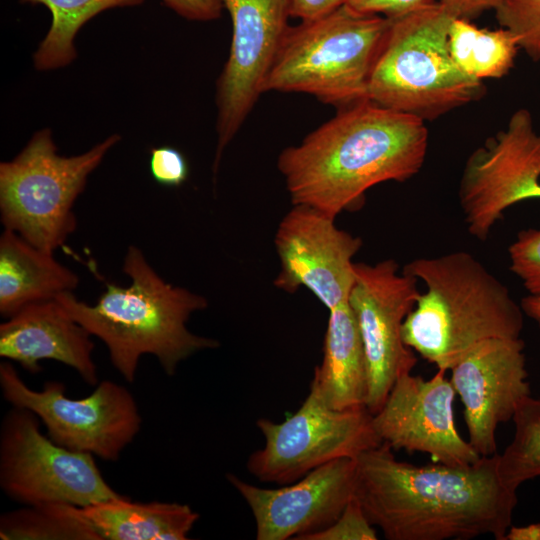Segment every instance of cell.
<instances>
[{
	"label": "cell",
	"instance_id": "3",
	"mask_svg": "<svg viewBox=\"0 0 540 540\" xmlns=\"http://www.w3.org/2000/svg\"><path fill=\"white\" fill-rule=\"evenodd\" d=\"M123 272L131 283H107L95 304L78 300L73 292L55 299L67 313L107 347L114 368L133 383L140 357L153 355L163 371L173 376L178 365L194 353L220 343L190 332V316L207 308V299L167 283L147 262L138 247H128Z\"/></svg>",
	"mask_w": 540,
	"mask_h": 540
},
{
	"label": "cell",
	"instance_id": "4",
	"mask_svg": "<svg viewBox=\"0 0 540 540\" xmlns=\"http://www.w3.org/2000/svg\"><path fill=\"white\" fill-rule=\"evenodd\" d=\"M402 271L425 285L403 323V341L438 369L449 370L486 339L520 338L521 305L472 254L416 258Z\"/></svg>",
	"mask_w": 540,
	"mask_h": 540
},
{
	"label": "cell",
	"instance_id": "5",
	"mask_svg": "<svg viewBox=\"0 0 540 540\" xmlns=\"http://www.w3.org/2000/svg\"><path fill=\"white\" fill-rule=\"evenodd\" d=\"M453 18L436 2L389 19L368 100L424 122L479 100L483 82L463 73L449 51Z\"/></svg>",
	"mask_w": 540,
	"mask_h": 540
},
{
	"label": "cell",
	"instance_id": "11",
	"mask_svg": "<svg viewBox=\"0 0 540 540\" xmlns=\"http://www.w3.org/2000/svg\"><path fill=\"white\" fill-rule=\"evenodd\" d=\"M458 198L468 232L480 241L508 208L540 198V133L528 109L514 111L503 129L468 156Z\"/></svg>",
	"mask_w": 540,
	"mask_h": 540
},
{
	"label": "cell",
	"instance_id": "9",
	"mask_svg": "<svg viewBox=\"0 0 540 540\" xmlns=\"http://www.w3.org/2000/svg\"><path fill=\"white\" fill-rule=\"evenodd\" d=\"M30 410L12 407L0 428V487L24 506L68 503L85 507L120 496L93 455L71 451L40 430Z\"/></svg>",
	"mask_w": 540,
	"mask_h": 540
},
{
	"label": "cell",
	"instance_id": "13",
	"mask_svg": "<svg viewBox=\"0 0 540 540\" xmlns=\"http://www.w3.org/2000/svg\"><path fill=\"white\" fill-rule=\"evenodd\" d=\"M230 15L228 59L216 85L217 172L225 147L247 119L290 26L289 0H221Z\"/></svg>",
	"mask_w": 540,
	"mask_h": 540
},
{
	"label": "cell",
	"instance_id": "31",
	"mask_svg": "<svg viewBox=\"0 0 540 540\" xmlns=\"http://www.w3.org/2000/svg\"><path fill=\"white\" fill-rule=\"evenodd\" d=\"M179 16L190 21H213L222 15L221 0H162Z\"/></svg>",
	"mask_w": 540,
	"mask_h": 540
},
{
	"label": "cell",
	"instance_id": "34",
	"mask_svg": "<svg viewBox=\"0 0 540 540\" xmlns=\"http://www.w3.org/2000/svg\"><path fill=\"white\" fill-rule=\"evenodd\" d=\"M503 540H540V523L510 526Z\"/></svg>",
	"mask_w": 540,
	"mask_h": 540
},
{
	"label": "cell",
	"instance_id": "26",
	"mask_svg": "<svg viewBox=\"0 0 540 540\" xmlns=\"http://www.w3.org/2000/svg\"><path fill=\"white\" fill-rule=\"evenodd\" d=\"M494 11L500 27L514 35L532 60L540 62V0H501Z\"/></svg>",
	"mask_w": 540,
	"mask_h": 540
},
{
	"label": "cell",
	"instance_id": "23",
	"mask_svg": "<svg viewBox=\"0 0 540 540\" xmlns=\"http://www.w3.org/2000/svg\"><path fill=\"white\" fill-rule=\"evenodd\" d=\"M144 0H20L21 3L42 4L52 14L49 31L34 53V66L47 71L70 64L76 57L74 39L90 19L116 7L137 6Z\"/></svg>",
	"mask_w": 540,
	"mask_h": 540
},
{
	"label": "cell",
	"instance_id": "10",
	"mask_svg": "<svg viewBox=\"0 0 540 540\" xmlns=\"http://www.w3.org/2000/svg\"><path fill=\"white\" fill-rule=\"evenodd\" d=\"M367 408L334 410L310 388L299 409L283 422L260 418L265 445L246 463L264 483L286 485L339 458H356L382 444Z\"/></svg>",
	"mask_w": 540,
	"mask_h": 540
},
{
	"label": "cell",
	"instance_id": "28",
	"mask_svg": "<svg viewBox=\"0 0 540 540\" xmlns=\"http://www.w3.org/2000/svg\"><path fill=\"white\" fill-rule=\"evenodd\" d=\"M377 532L354 496L329 527L304 540H376Z\"/></svg>",
	"mask_w": 540,
	"mask_h": 540
},
{
	"label": "cell",
	"instance_id": "12",
	"mask_svg": "<svg viewBox=\"0 0 540 540\" xmlns=\"http://www.w3.org/2000/svg\"><path fill=\"white\" fill-rule=\"evenodd\" d=\"M393 259L355 263L356 280L348 298L361 335L368 369L366 408L373 415L396 380L416 364L403 341L402 326L421 293L418 280Z\"/></svg>",
	"mask_w": 540,
	"mask_h": 540
},
{
	"label": "cell",
	"instance_id": "20",
	"mask_svg": "<svg viewBox=\"0 0 540 540\" xmlns=\"http://www.w3.org/2000/svg\"><path fill=\"white\" fill-rule=\"evenodd\" d=\"M76 273L53 253L37 248L14 231L0 237V313L8 318L23 307L73 292Z\"/></svg>",
	"mask_w": 540,
	"mask_h": 540
},
{
	"label": "cell",
	"instance_id": "8",
	"mask_svg": "<svg viewBox=\"0 0 540 540\" xmlns=\"http://www.w3.org/2000/svg\"><path fill=\"white\" fill-rule=\"evenodd\" d=\"M0 387L12 407L32 411L46 427L48 437L71 451L117 461L140 432L142 418L132 393L111 380L98 382L87 397L65 395L59 381L30 388L14 366L0 364Z\"/></svg>",
	"mask_w": 540,
	"mask_h": 540
},
{
	"label": "cell",
	"instance_id": "15",
	"mask_svg": "<svg viewBox=\"0 0 540 540\" xmlns=\"http://www.w3.org/2000/svg\"><path fill=\"white\" fill-rule=\"evenodd\" d=\"M446 372L438 369L428 380L411 372L401 375L373 414L372 425L381 442L392 450L424 452L434 462L468 466L481 456L456 428V392Z\"/></svg>",
	"mask_w": 540,
	"mask_h": 540
},
{
	"label": "cell",
	"instance_id": "14",
	"mask_svg": "<svg viewBox=\"0 0 540 540\" xmlns=\"http://www.w3.org/2000/svg\"><path fill=\"white\" fill-rule=\"evenodd\" d=\"M335 218L304 204H293L275 235L281 270L274 285L288 293L310 290L328 310L348 302L356 280L353 258L360 237L339 229Z\"/></svg>",
	"mask_w": 540,
	"mask_h": 540
},
{
	"label": "cell",
	"instance_id": "27",
	"mask_svg": "<svg viewBox=\"0 0 540 540\" xmlns=\"http://www.w3.org/2000/svg\"><path fill=\"white\" fill-rule=\"evenodd\" d=\"M510 271L529 295H540V226L520 230L508 247Z\"/></svg>",
	"mask_w": 540,
	"mask_h": 540
},
{
	"label": "cell",
	"instance_id": "1",
	"mask_svg": "<svg viewBox=\"0 0 540 540\" xmlns=\"http://www.w3.org/2000/svg\"><path fill=\"white\" fill-rule=\"evenodd\" d=\"M499 454L468 466L398 461L385 443L356 457L355 497L389 540H503L516 491L501 479Z\"/></svg>",
	"mask_w": 540,
	"mask_h": 540
},
{
	"label": "cell",
	"instance_id": "35",
	"mask_svg": "<svg viewBox=\"0 0 540 540\" xmlns=\"http://www.w3.org/2000/svg\"><path fill=\"white\" fill-rule=\"evenodd\" d=\"M520 305L524 312V315L532 319L540 328V295L525 296Z\"/></svg>",
	"mask_w": 540,
	"mask_h": 540
},
{
	"label": "cell",
	"instance_id": "16",
	"mask_svg": "<svg viewBox=\"0 0 540 540\" xmlns=\"http://www.w3.org/2000/svg\"><path fill=\"white\" fill-rule=\"evenodd\" d=\"M356 458H339L279 488H261L227 473L256 523L258 540H304L329 527L355 496Z\"/></svg>",
	"mask_w": 540,
	"mask_h": 540
},
{
	"label": "cell",
	"instance_id": "25",
	"mask_svg": "<svg viewBox=\"0 0 540 540\" xmlns=\"http://www.w3.org/2000/svg\"><path fill=\"white\" fill-rule=\"evenodd\" d=\"M512 420L515 434L499 454L498 470L502 481L511 489L540 476V399L525 398Z\"/></svg>",
	"mask_w": 540,
	"mask_h": 540
},
{
	"label": "cell",
	"instance_id": "17",
	"mask_svg": "<svg viewBox=\"0 0 540 540\" xmlns=\"http://www.w3.org/2000/svg\"><path fill=\"white\" fill-rule=\"evenodd\" d=\"M524 341L490 338L468 350L449 370L464 406L468 442L480 456L496 454V430L530 396Z\"/></svg>",
	"mask_w": 540,
	"mask_h": 540
},
{
	"label": "cell",
	"instance_id": "22",
	"mask_svg": "<svg viewBox=\"0 0 540 540\" xmlns=\"http://www.w3.org/2000/svg\"><path fill=\"white\" fill-rule=\"evenodd\" d=\"M448 45L459 69L482 82L507 75L520 49L516 38L507 29L482 28L462 18L451 20Z\"/></svg>",
	"mask_w": 540,
	"mask_h": 540
},
{
	"label": "cell",
	"instance_id": "18",
	"mask_svg": "<svg viewBox=\"0 0 540 540\" xmlns=\"http://www.w3.org/2000/svg\"><path fill=\"white\" fill-rule=\"evenodd\" d=\"M92 335L56 299L29 304L0 325V356L32 374L40 361L54 360L73 368L88 385H97Z\"/></svg>",
	"mask_w": 540,
	"mask_h": 540
},
{
	"label": "cell",
	"instance_id": "2",
	"mask_svg": "<svg viewBox=\"0 0 540 540\" xmlns=\"http://www.w3.org/2000/svg\"><path fill=\"white\" fill-rule=\"evenodd\" d=\"M427 149L423 120L366 100L339 109L298 145L285 148L277 167L292 204L336 218L358 209L371 187L414 177Z\"/></svg>",
	"mask_w": 540,
	"mask_h": 540
},
{
	"label": "cell",
	"instance_id": "33",
	"mask_svg": "<svg viewBox=\"0 0 540 540\" xmlns=\"http://www.w3.org/2000/svg\"><path fill=\"white\" fill-rule=\"evenodd\" d=\"M345 0H289L291 17L308 20L327 14L341 5Z\"/></svg>",
	"mask_w": 540,
	"mask_h": 540
},
{
	"label": "cell",
	"instance_id": "7",
	"mask_svg": "<svg viewBox=\"0 0 540 540\" xmlns=\"http://www.w3.org/2000/svg\"><path fill=\"white\" fill-rule=\"evenodd\" d=\"M120 140L113 134L85 153L61 156L52 132H36L11 161L0 164V218L4 229L54 253L76 230L73 206L87 178Z\"/></svg>",
	"mask_w": 540,
	"mask_h": 540
},
{
	"label": "cell",
	"instance_id": "29",
	"mask_svg": "<svg viewBox=\"0 0 540 540\" xmlns=\"http://www.w3.org/2000/svg\"><path fill=\"white\" fill-rule=\"evenodd\" d=\"M149 169L154 180L164 186L178 187L189 174L184 155L174 147H155L150 151Z\"/></svg>",
	"mask_w": 540,
	"mask_h": 540
},
{
	"label": "cell",
	"instance_id": "30",
	"mask_svg": "<svg viewBox=\"0 0 540 540\" xmlns=\"http://www.w3.org/2000/svg\"><path fill=\"white\" fill-rule=\"evenodd\" d=\"M436 2L438 0H345V4L357 12L380 15L388 19Z\"/></svg>",
	"mask_w": 540,
	"mask_h": 540
},
{
	"label": "cell",
	"instance_id": "21",
	"mask_svg": "<svg viewBox=\"0 0 540 540\" xmlns=\"http://www.w3.org/2000/svg\"><path fill=\"white\" fill-rule=\"evenodd\" d=\"M80 509L101 540H186L199 519L187 504L124 495Z\"/></svg>",
	"mask_w": 540,
	"mask_h": 540
},
{
	"label": "cell",
	"instance_id": "6",
	"mask_svg": "<svg viewBox=\"0 0 540 540\" xmlns=\"http://www.w3.org/2000/svg\"><path fill=\"white\" fill-rule=\"evenodd\" d=\"M388 26V18L346 4L289 26L262 93H306L339 109L368 100L370 74Z\"/></svg>",
	"mask_w": 540,
	"mask_h": 540
},
{
	"label": "cell",
	"instance_id": "24",
	"mask_svg": "<svg viewBox=\"0 0 540 540\" xmlns=\"http://www.w3.org/2000/svg\"><path fill=\"white\" fill-rule=\"evenodd\" d=\"M2 540H101L80 507L68 503L24 506L0 517Z\"/></svg>",
	"mask_w": 540,
	"mask_h": 540
},
{
	"label": "cell",
	"instance_id": "19",
	"mask_svg": "<svg viewBox=\"0 0 540 540\" xmlns=\"http://www.w3.org/2000/svg\"><path fill=\"white\" fill-rule=\"evenodd\" d=\"M334 410L366 408L368 369L359 328L348 302L329 310L323 359L310 384Z\"/></svg>",
	"mask_w": 540,
	"mask_h": 540
},
{
	"label": "cell",
	"instance_id": "32",
	"mask_svg": "<svg viewBox=\"0 0 540 540\" xmlns=\"http://www.w3.org/2000/svg\"><path fill=\"white\" fill-rule=\"evenodd\" d=\"M501 0H438L454 18L472 20L488 10H494Z\"/></svg>",
	"mask_w": 540,
	"mask_h": 540
}]
</instances>
